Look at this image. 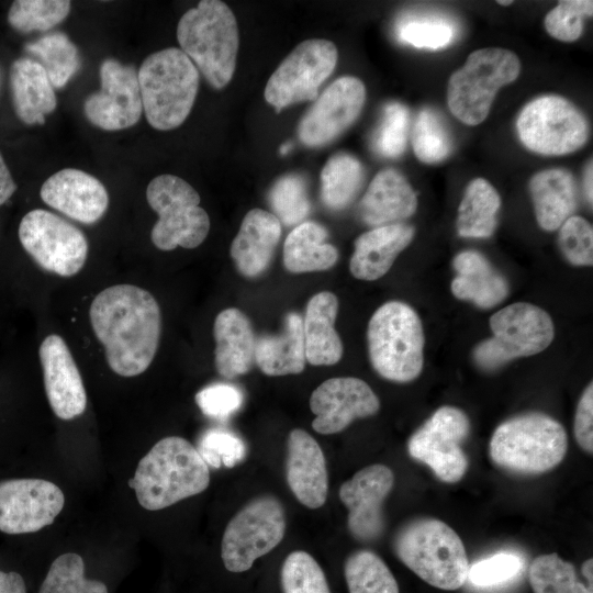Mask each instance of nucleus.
<instances>
[{
    "label": "nucleus",
    "instance_id": "obj_1",
    "mask_svg": "<svg viewBox=\"0 0 593 593\" xmlns=\"http://www.w3.org/2000/svg\"><path fill=\"white\" fill-rule=\"evenodd\" d=\"M89 316L112 371L135 377L149 367L161 332L160 309L150 292L133 284L109 287L94 298Z\"/></svg>",
    "mask_w": 593,
    "mask_h": 593
},
{
    "label": "nucleus",
    "instance_id": "obj_2",
    "mask_svg": "<svg viewBox=\"0 0 593 593\" xmlns=\"http://www.w3.org/2000/svg\"><path fill=\"white\" fill-rule=\"evenodd\" d=\"M210 483L209 466L187 439L169 436L139 460L130 486L148 511L166 508L202 493Z\"/></svg>",
    "mask_w": 593,
    "mask_h": 593
},
{
    "label": "nucleus",
    "instance_id": "obj_3",
    "mask_svg": "<svg viewBox=\"0 0 593 593\" xmlns=\"http://www.w3.org/2000/svg\"><path fill=\"white\" fill-rule=\"evenodd\" d=\"M181 51L215 89L232 79L238 51V29L230 7L220 0H202L179 20Z\"/></svg>",
    "mask_w": 593,
    "mask_h": 593
},
{
    "label": "nucleus",
    "instance_id": "obj_4",
    "mask_svg": "<svg viewBox=\"0 0 593 593\" xmlns=\"http://www.w3.org/2000/svg\"><path fill=\"white\" fill-rule=\"evenodd\" d=\"M143 111L152 127L169 131L180 126L191 112L199 71L176 47L148 55L137 71Z\"/></svg>",
    "mask_w": 593,
    "mask_h": 593
},
{
    "label": "nucleus",
    "instance_id": "obj_5",
    "mask_svg": "<svg viewBox=\"0 0 593 593\" xmlns=\"http://www.w3.org/2000/svg\"><path fill=\"white\" fill-rule=\"evenodd\" d=\"M393 547L398 558L432 586L454 591L468 579L469 561L463 542L439 519L407 523L398 532Z\"/></svg>",
    "mask_w": 593,
    "mask_h": 593
},
{
    "label": "nucleus",
    "instance_id": "obj_6",
    "mask_svg": "<svg viewBox=\"0 0 593 593\" xmlns=\"http://www.w3.org/2000/svg\"><path fill=\"white\" fill-rule=\"evenodd\" d=\"M373 369L384 379L410 382L424 365V331L417 313L406 303L389 301L372 314L367 331Z\"/></svg>",
    "mask_w": 593,
    "mask_h": 593
},
{
    "label": "nucleus",
    "instance_id": "obj_7",
    "mask_svg": "<svg viewBox=\"0 0 593 593\" xmlns=\"http://www.w3.org/2000/svg\"><path fill=\"white\" fill-rule=\"evenodd\" d=\"M568 449L564 427L551 416L530 412L500 424L490 440V457L499 467L525 474L558 466Z\"/></svg>",
    "mask_w": 593,
    "mask_h": 593
},
{
    "label": "nucleus",
    "instance_id": "obj_8",
    "mask_svg": "<svg viewBox=\"0 0 593 593\" xmlns=\"http://www.w3.org/2000/svg\"><path fill=\"white\" fill-rule=\"evenodd\" d=\"M519 72V58L508 49L486 47L472 52L449 78L447 104L450 112L463 124L482 123L497 91L516 80Z\"/></svg>",
    "mask_w": 593,
    "mask_h": 593
},
{
    "label": "nucleus",
    "instance_id": "obj_9",
    "mask_svg": "<svg viewBox=\"0 0 593 593\" xmlns=\"http://www.w3.org/2000/svg\"><path fill=\"white\" fill-rule=\"evenodd\" d=\"M491 338L473 350V360L481 369L493 371L507 362L545 350L553 340L550 315L526 302L510 304L490 317Z\"/></svg>",
    "mask_w": 593,
    "mask_h": 593
},
{
    "label": "nucleus",
    "instance_id": "obj_10",
    "mask_svg": "<svg viewBox=\"0 0 593 593\" xmlns=\"http://www.w3.org/2000/svg\"><path fill=\"white\" fill-rule=\"evenodd\" d=\"M146 199L158 214L150 233L158 249L195 248L208 236L209 215L199 206V193L186 180L169 174L157 176L147 186Z\"/></svg>",
    "mask_w": 593,
    "mask_h": 593
},
{
    "label": "nucleus",
    "instance_id": "obj_11",
    "mask_svg": "<svg viewBox=\"0 0 593 593\" xmlns=\"http://www.w3.org/2000/svg\"><path fill=\"white\" fill-rule=\"evenodd\" d=\"M516 130L529 150L561 156L580 149L589 138V123L569 100L556 94L536 98L521 111Z\"/></svg>",
    "mask_w": 593,
    "mask_h": 593
},
{
    "label": "nucleus",
    "instance_id": "obj_12",
    "mask_svg": "<svg viewBox=\"0 0 593 593\" xmlns=\"http://www.w3.org/2000/svg\"><path fill=\"white\" fill-rule=\"evenodd\" d=\"M284 532L286 513L278 499L264 495L251 500L226 525L221 546L224 567L231 572L247 571L279 545Z\"/></svg>",
    "mask_w": 593,
    "mask_h": 593
},
{
    "label": "nucleus",
    "instance_id": "obj_13",
    "mask_svg": "<svg viewBox=\"0 0 593 593\" xmlns=\"http://www.w3.org/2000/svg\"><path fill=\"white\" fill-rule=\"evenodd\" d=\"M19 238L25 251L46 271L71 277L86 264L89 246L85 234L46 210L35 209L23 216Z\"/></svg>",
    "mask_w": 593,
    "mask_h": 593
},
{
    "label": "nucleus",
    "instance_id": "obj_14",
    "mask_svg": "<svg viewBox=\"0 0 593 593\" xmlns=\"http://www.w3.org/2000/svg\"><path fill=\"white\" fill-rule=\"evenodd\" d=\"M337 57V48L331 41H303L268 79L265 88L266 101L279 112L293 103L315 100L320 86L334 71Z\"/></svg>",
    "mask_w": 593,
    "mask_h": 593
},
{
    "label": "nucleus",
    "instance_id": "obj_15",
    "mask_svg": "<svg viewBox=\"0 0 593 593\" xmlns=\"http://www.w3.org/2000/svg\"><path fill=\"white\" fill-rule=\"evenodd\" d=\"M470 433L466 413L455 406H441L411 436L410 456L428 466L447 483L458 482L468 469L461 448Z\"/></svg>",
    "mask_w": 593,
    "mask_h": 593
},
{
    "label": "nucleus",
    "instance_id": "obj_16",
    "mask_svg": "<svg viewBox=\"0 0 593 593\" xmlns=\"http://www.w3.org/2000/svg\"><path fill=\"white\" fill-rule=\"evenodd\" d=\"M101 88L83 102V113L94 126L104 131H120L135 125L142 115L143 104L137 71L114 58L100 65Z\"/></svg>",
    "mask_w": 593,
    "mask_h": 593
},
{
    "label": "nucleus",
    "instance_id": "obj_17",
    "mask_svg": "<svg viewBox=\"0 0 593 593\" xmlns=\"http://www.w3.org/2000/svg\"><path fill=\"white\" fill-rule=\"evenodd\" d=\"M65 504L63 491L43 479L0 481V530L10 535L51 525Z\"/></svg>",
    "mask_w": 593,
    "mask_h": 593
},
{
    "label": "nucleus",
    "instance_id": "obj_18",
    "mask_svg": "<svg viewBox=\"0 0 593 593\" xmlns=\"http://www.w3.org/2000/svg\"><path fill=\"white\" fill-rule=\"evenodd\" d=\"M365 100L366 88L360 79L351 76L336 79L300 121V141L307 147H321L334 141L357 120Z\"/></svg>",
    "mask_w": 593,
    "mask_h": 593
},
{
    "label": "nucleus",
    "instance_id": "obj_19",
    "mask_svg": "<svg viewBox=\"0 0 593 593\" xmlns=\"http://www.w3.org/2000/svg\"><path fill=\"white\" fill-rule=\"evenodd\" d=\"M310 407L315 415L313 429L331 435L344 430L356 418L374 415L380 401L363 380L338 377L324 381L312 392Z\"/></svg>",
    "mask_w": 593,
    "mask_h": 593
},
{
    "label": "nucleus",
    "instance_id": "obj_20",
    "mask_svg": "<svg viewBox=\"0 0 593 593\" xmlns=\"http://www.w3.org/2000/svg\"><path fill=\"white\" fill-rule=\"evenodd\" d=\"M393 484L392 470L381 463L365 467L342 484L339 499L348 510L347 525L355 539L373 541L382 535V504Z\"/></svg>",
    "mask_w": 593,
    "mask_h": 593
},
{
    "label": "nucleus",
    "instance_id": "obj_21",
    "mask_svg": "<svg viewBox=\"0 0 593 593\" xmlns=\"http://www.w3.org/2000/svg\"><path fill=\"white\" fill-rule=\"evenodd\" d=\"M38 355L46 396L54 414L65 421L81 415L87 406V394L65 340L58 335H48L42 342Z\"/></svg>",
    "mask_w": 593,
    "mask_h": 593
},
{
    "label": "nucleus",
    "instance_id": "obj_22",
    "mask_svg": "<svg viewBox=\"0 0 593 593\" xmlns=\"http://www.w3.org/2000/svg\"><path fill=\"white\" fill-rule=\"evenodd\" d=\"M40 195L51 208L85 224L99 221L109 205V194L102 182L74 168L61 169L46 179Z\"/></svg>",
    "mask_w": 593,
    "mask_h": 593
},
{
    "label": "nucleus",
    "instance_id": "obj_23",
    "mask_svg": "<svg viewBox=\"0 0 593 593\" xmlns=\"http://www.w3.org/2000/svg\"><path fill=\"white\" fill-rule=\"evenodd\" d=\"M287 482L296 500L309 508L324 505L328 475L318 443L305 430L295 428L288 436Z\"/></svg>",
    "mask_w": 593,
    "mask_h": 593
},
{
    "label": "nucleus",
    "instance_id": "obj_24",
    "mask_svg": "<svg viewBox=\"0 0 593 593\" xmlns=\"http://www.w3.org/2000/svg\"><path fill=\"white\" fill-rule=\"evenodd\" d=\"M281 237V223L270 212L253 209L244 216L231 245L237 270L256 278L267 270Z\"/></svg>",
    "mask_w": 593,
    "mask_h": 593
},
{
    "label": "nucleus",
    "instance_id": "obj_25",
    "mask_svg": "<svg viewBox=\"0 0 593 593\" xmlns=\"http://www.w3.org/2000/svg\"><path fill=\"white\" fill-rule=\"evenodd\" d=\"M413 237L414 227L401 222L377 226L361 234L355 240L349 262L351 275L366 281L383 277Z\"/></svg>",
    "mask_w": 593,
    "mask_h": 593
},
{
    "label": "nucleus",
    "instance_id": "obj_26",
    "mask_svg": "<svg viewBox=\"0 0 593 593\" xmlns=\"http://www.w3.org/2000/svg\"><path fill=\"white\" fill-rule=\"evenodd\" d=\"M417 197L405 177L393 168L379 171L363 194L359 212L361 220L371 226H382L413 215Z\"/></svg>",
    "mask_w": 593,
    "mask_h": 593
},
{
    "label": "nucleus",
    "instance_id": "obj_27",
    "mask_svg": "<svg viewBox=\"0 0 593 593\" xmlns=\"http://www.w3.org/2000/svg\"><path fill=\"white\" fill-rule=\"evenodd\" d=\"M213 334L217 372L226 379L247 373L255 362L256 344L247 315L235 307L221 311L215 317Z\"/></svg>",
    "mask_w": 593,
    "mask_h": 593
},
{
    "label": "nucleus",
    "instance_id": "obj_28",
    "mask_svg": "<svg viewBox=\"0 0 593 593\" xmlns=\"http://www.w3.org/2000/svg\"><path fill=\"white\" fill-rule=\"evenodd\" d=\"M12 103L18 118L27 125L44 124L57 105L54 87L44 67L34 58L21 57L10 69Z\"/></svg>",
    "mask_w": 593,
    "mask_h": 593
},
{
    "label": "nucleus",
    "instance_id": "obj_29",
    "mask_svg": "<svg viewBox=\"0 0 593 593\" xmlns=\"http://www.w3.org/2000/svg\"><path fill=\"white\" fill-rule=\"evenodd\" d=\"M338 311L336 295L328 291L314 294L307 302L303 323L305 359L313 366L337 363L343 344L334 324Z\"/></svg>",
    "mask_w": 593,
    "mask_h": 593
},
{
    "label": "nucleus",
    "instance_id": "obj_30",
    "mask_svg": "<svg viewBox=\"0 0 593 593\" xmlns=\"http://www.w3.org/2000/svg\"><path fill=\"white\" fill-rule=\"evenodd\" d=\"M452 266L457 275L451 281V292L457 299L471 301L481 309H491L506 299V279L480 253L461 251Z\"/></svg>",
    "mask_w": 593,
    "mask_h": 593
},
{
    "label": "nucleus",
    "instance_id": "obj_31",
    "mask_svg": "<svg viewBox=\"0 0 593 593\" xmlns=\"http://www.w3.org/2000/svg\"><path fill=\"white\" fill-rule=\"evenodd\" d=\"M536 220L548 232L559 228L577 205L573 176L562 168L541 170L529 180Z\"/></svg>",
    "mask_w": 593,
    "mask_h": 593
},
{
    "label": "nucleus",
    "instance_id": "obj_32",
    "mask_svg": "<svg viewBox=\"0 0 593 593\" xmlns=\"http://www.w3.org/2000/svg\"><path fill=\"white\" fill-rule=\"evenodd\" d=\"M305 360L302 317L295 312L287 314L280 335H262L256 339L255 362L267 376L300 373Z\"/></svg>",
    "mask_w": 593,
    "mask_h": 593
},
{
    "label": "nucleus",
    "instance_id": "obj_33",
    "mask_svg": "<svg viewBox=\"0 0 593 593\" xmlns=\"http://www.w3.org/2000/svg\"><path fill=\"white\" fill-rule=\"evenodd\" d=\"M327 231L315 222H303L287 236L283 245V265L289 272L324 271L338 259V250L326 243Z\"/></svg>",
    "mask_w": 593,
    "mask_h": 593
},
{
    "label": "nucleus",
    "instance_id": "obj_34",
    "mask_svg": "<svg viewBox=\"0 0 593 593\" xmlns=\"http://www.w3.org/2000/svg\"><path fill=\"white\" fill-rule=\"evenodd\" d=\"M500 206L501 198L488 180H471L458 208V234L471 238L490 237L496 227Z\"/></svg>",
    "mask_w": 593,
    "mask_h": 593
},
{
    "label": "nucleus",
    "instance_id": "obj_35",
    "mask_svg": "<svg viewBox=\"0 0 593 593\" xmlns=\"http://www.w3.org/2000/svg\"><path fill=\"white\" fill-rule=\"evenodd\" d=\"M363 180L360 161L353 155L337 153L321 172V198L326 208L340 211L356 198Z\"/></svg>",
    "mask_w": 593,
    "mask_h": 593
},
{
    "label": "nucleus",
    "instance_id": "obj_36",
    "mask_svg": "<svg viewBox=\"0 0 593 593\" xmlns=\"http://www.w3.org/2000/svg\"><path fill=\"white\" fill-rule=\"evenodd\" d=\"M38 58L54 88H63L79 70L81 60L77 46L63 32L48 33L24 46Z\"/></svg>",
    "mask_w": 593,
    "mask_h": 593
},
{
    "label": "nucleus",
    "instance_id": "obj_37",
    "mask_svg": "<svg viewBox=\"0 0 593 593\" xmlns=\"http://www.w3.org/2000/svg\"><path fill=\"white\" fill-rule=\"evenodd\" d=\"M349 593H399L395 578L384 561L370 550H359L345 562Z\"/></svg>",
    "mask_w": 593,
    "mask_h": 593
},
{
    "label": "nucleus",
    "instance_id": "obj_38",
    "mask_svg": "<svg viewBox=\"0 0 593 593\" xmlns=\"http://www.w3.org/2000/svg\"><path fill=\"white\" fill-rule=\"evenodd\" d=\"M528 579L534 593H592V586L578 581L573 564L555 552L535 558Z\"/></svg>",
    "mask_w": 593,
    "mask_h": 593
},
{
    "label": "nucleus",
    "instance_id": "obj_39",
    "mask_svg": "<svg viewBox=\"0 0 593 593\" xmlns=\"http://www.w3.org/2000/svg\"><path fill=\"white\" fill-rule=\"evenodd\" d=\"M67 0H16L8 12V22L20 33L44 32L52 30L70 11Z\"/></svg>",
    "mask_w": 593,
    "mask_h": 593
},
{
    "label": "nucleus",
    "instance_id": "obj_40",
    "mask_svg": "<svg viewBox=\"0 0 593 593\" xmlns=\"http://www.w3.org/2000/svg\"><path fill=\"white\" fill-rule=\"evenodd\" d=\"M38 593H108V588L103 582L86 579L82 558L66 552L53 561Z\"/></svg>",
    "mask_w": 593,
    "mask_h": 593
},
{
    "label": "nucleus",
    "instance_id": "obj_41",
    "mask_svg": "<svg viewBox=\"0 0 593 593\" xmlns=\"http://www.w3.org/2000/svg\"><path fill=\"white\" fill-rule=\"evenodd\" d=\"M412 144L415 156L426 164L439 163L449 156L451 138L443 120L433 109H423L417 114Z\"/></svg>",
    "mask_w": 593,
    "mask_h": 593
},
{
    "label": "nucleus",
    "instance_id": "obj_42",
    "mask_svg": "<svg viewBox=\"0 0 593 593\" xmlns=\"http://www.w3.org/2000/svg\"><path fill=\"white\" fill-rule=\"evenodd\" d=\"M269 203L280 223L300 224L311 209L304 179L298 175L278 179L269 191Z\"/></svg>",
    "mask_w": 593,
    "mask_h": 593
},
{
    "label": "nucleus",
    "instance_id": "obj_43",
    "mask_svg": "<svg viewBox=\"0 0 593 593\" xmlns=\"http://www.w3.org/2000/svg\"><path fill=\"white\" fill-rule=\"evenodd\" d=\"M283 593H331L325 574L306 551H292L281 568Z\"/></svg>",
    "mask_w": 593,
    "mask_h": 593
},
{
    "label": "nucleus",
    "instance_id": "obj_44",
    "mask_svg": "<svg viewBox=\"0 0 593 593\" xmlns=\"http://www.w3.org/2000/svg\"><path fill=\"white\" fill-rule=\"evenodd\" d=\"M398 35L403 43L416 48L435 51L451 43L455 37V29L445 19L434 16L412 18L400 23Z\"/></svg>",
    "mask_w": 593,
    "mask_h": 593
},
{
    "label": "nucleus",
    "instance_id": "obj_45",
    "mask_svg": "<svg viewBox=\"0 0 593 593\" xmlns=\"http://www.w3.org/2000/svg\"><path fill=\"white\" fill-rule=\"evenodd\" d=\"M409 123L410 113L404 104L400 102L388 103L374 136L376 150L387 158L401 156L406 147Z\"/></svg>",
    "mask_w": 593,
    "mask_h": 593
},
{
    "label": "nucleus",
    "instance_id": "obj_46",
    "mask_svg": "<svg viewBox=\"0 0 593 593\" xmlns=\"http://www.w3.org/2000/svg\"><path fill=\"white\" fill-rule=\"evenodd\" d=\"M208 466L233 468L246 455L244 441L233 432L211 428L203 433L197 449Z\"/></svg>",
    "mask_w": 593,
    "mask_h": 593
},
{
    "label": "nucleus",
    "instance_id": "obj_47",
    "mask_svg": "<svg viewBox=\"0 0 593 593\" xmlns=\"http://www.w3.org/2000/svg\"><path fill=\"white\" fill-rule=\"evenodd\" d=\"M593 2L590 0L560 1L545 18L548 34L561 42L577 41L583 30V19L592 16Z\"/></svg>",
    "mask_w": 593,
    "mask_h": 593
},
{
    "label": "nucleus",
    "instance_id": "obj_48",
    "mask_svg": "<svg viewBox=\"0 0 593 593\" xmlns=\"http://www.w3.org/2000/svg\"><path fill=\"white\" fill-rule=\"evenodd\" d=\"M559 247L567 260L574 266L593 264V228L581 216H570L559 227Z\"/></svg>",
    "mask_w": 593,
    "mask_h": 593
},
{
    "label": "nucleus",
    "instance_id": "obj_49",
    "mask_svg": "<svg viewBox=\"0 0 593 593\" xmlns=\"http://www.w3.org/2000/svg\"><path fill=\"white\" fill-rule=\"evenodd\" d=\"M243 392L228 383H213L195 394V403L206 416L224 419L243 404Z\"/></svg>",
    "mask_w": 593,
    "mask_h": 593
},
{
    "label": "nucleus",
    "instance_id": "obj_50",
    "mask_svg": "<svg viewBox=\"0 0 593 593\" xmlns=\"http://www.w3.org/2000/svg\"><path fill=\"white\" fill-rule=\"evenodd\" d=\"M522 569V560L513 553L501 552L474 563L468 579L478 586L496 585L508 581Z\"/></svg>",
    "mask_w": 593,
    "mask_h": 593
},
{
    "label": "nucleus",
    "instance_id": "obj_51",
    "mask_svg": "<svg viewBox=\"0 0 593 593\" xmlns=\"http://www.w3.org/2000/svg\"><path fill=\"white\" fill-rule=\"evenodd\" d=\"M574 437L586 452H593V384L583 391L574 416Z\"/></svg>",
    "mask_w": 593,
    "mask_h": 593
},
{
    "label": "nucleus",
    "instance_id": "obj_52",
    "mask_svg": "<svg viewBox=\"0 0 593 593\" xmlns=\"http://www.w3.org/2000/svg\"><path fill=\"white\" fill-rule=\"evenodd\" d=\"M16 191V184L0 153V206Z\"/></svg>",
    "mask_w": 593,
    "mask_h": 593
},
{
    "label": "nucleus",
    "instance_id": "obj_53",
    "mask_svg": "<svg viewBox=\"0 0 593 593\" xmlns=\"http://www.w3.org/2000/svg\"><path fill=\"white\" fill-rule=\"evenodd\" d=\"M0 593H26L23 578L14 571H0Z\"/></svg>",
    "mask_w": 593,
    "mask_h": 593
},
{
    "label": "nucleus",
    "instance_id": "obj_54",
    "mask_svg": "<svg viewBox=\"0 0 593 593\" xmlns=\"http://www.w3.org/2000/svg\"><path fill=\"white\" fill-rule=\"evenodd\" d=\"M593 176V169H592V160H590L585 167L584 170V178H583V187H584V194L586 200L592 204V178Z\"/></svg>",
    "mask_w": 593,
    "mask_h": 593
},
{
    "label": "nucleus",
    "instance_id": "obj_55",
    "mask_svg": "<svg viewBox=\"0 0 593 593\" xmlns=\"http://www.w3.org/2000/svg\"><path fill=\"white\" fill-rule=\"evenodd\" d=\"M581 573L592 586V582H593V560L592 559H588L583 562L581 567Z\"/></svg>",
    "mask_w": 593,
    "mask_h": 593
},
{
    "label": "nucleus",
    "instance_id": "obj_56",
    "mask_svg": "<svg viewBox=\"0 0 593 593\" xmlns=\"http://www.w3.org/2000/svg\"><path fill=\"white\" fill-rule=\"evenodd\" d=\"M291 147H292V144H290V143L283 144V145L281 146V148H280V153H281L282 155H284V154H287V153L291 149Z\"/></svg>",
    "mask_w": 593,
    "mask_h": 593
},
{
    "label": "nucleus",
    "instance_id": "obj_57",
    "mask_svg": "<svg viewBox=\"0 0 593 593\" xmlns=\"http://www.w3.org/2000/svg\"><path fill=\"white\" fill-rule=\"evenodd\" d=\"M499 4H502V5H508L512 3V1H497Z\"/></svg>",
    "mask_w": 593,
    "mask_h": 593
},
{
    "label": "nucleus",
    "instance_id": "obj_58",
    "mask_svg": "<svg viewBox=\"0 0 593 593\" xmlns=\"http://www.w3.org/2000/svg\"><path fill=\"white\" fill-rule=\"evenodd\" d=\"M0 88H1V71H0Z\"/></svg>",
    "mask_w": 593,
    "mask_h": 593
}]
</instances>
